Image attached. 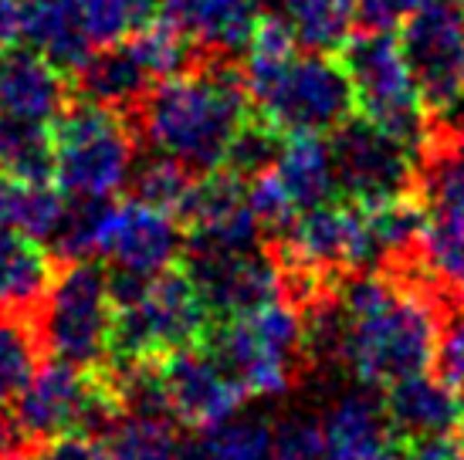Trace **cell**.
<instances>
[{"label":"cell","instance_id":"cell-32","mask_svg":"<svg viewBox=\"0 0 464 460\" xmlns=\"http://www.w3.org/2000/svg\"><path fill=\"white\" fill-rule=\"evenodd\" d=\"M197 173H190L187 167L173 163L169 156L153 153L150 159H142L140 167L132 169V190H136V200H146L153 206H163L169 214H180L187 193L194 187Z\"/></svg>","mask_w":464,"mask_h":460},{"label":"cell","instance_id":"cell-33","mask_svg":"<svg viewBox=\"0 0 464 460\" xmlns=\"http://www.w3.org/2000/svg\"><path fill=\"white\" fill-rule=\"evenodd\" d=\"M282 142H285L282 132L271 126V122H265V119L251 109V115L245 119V126L237 129V136H234L231 153H227V163H224V167L234 169L237 177H245V179L258 177V173H265V169L278 159Z\"/></svg>","mask_w":464,"mask_h":460},{"label":"cell","instance_id":"cell-7","mask_svg":"<svg viewBox=\"0 0 464 460\" xmlns=\"http://www.w3.org/2000/svg\"><path fill=\"white\" fill-rule=\"evenodd\" d=\"M210 311L183 264L156 274L136 298L116 305L112 359L116 366L160 362L163 356L204 342L210 332Z\"/></svg>","mask_w":464,"mask_h":460},{"label":"cell","instance_id":"cell-30","mask_svg":"<svg viewBox=\"0 0 464 460\" xmlns=\"http://www.w3.org/2000/svg\"><path fill=\"white\" fill-rule=\"evenodd\" d=\"M41 345L34 325L21 319H0V409H7L38 369Z\"/></svg>","mask_w":464,"mask_h":460},{"label":"cell","instance_id":"cell-20","mask_svg":"<svg viewBox=\"0 0 464 460\" xmlns=\"http://www.w3.org/2000/svg\"><path fill=\"white\" fill-rule=\"evenodd\" d=\"M160 11L204 52L241 54L258 21V0H160Z\"/></svg>","mask_w":464,"mask_h":460},{"label":"cell","instance_id":"cell-17","mask_svg":"<svg viewBox=\"0 0 464 460\" xmlns=\"http://www.w3.org/2000/svg\"><path fill=\"white\" fill-rule=\"evenodd\" d=\"M383 393H387L383 407H387V417L400 440L464 434V397L444 383L438 372L430 376L427 369L407 376V379L387 386Z\"/></svg>","mask_w":464,"mask_h":460},{"label":"cell","instance_id":"cell-31","mask_svg":"<svg viewBox=\"0 0 464 460\" xmlns=\"http://www.w3.org/2000/svg\"><path fill=\"white\" fill-rule=\"evenodd\" d=\"M156 11H160V0H78L82 24L95 48L130 38Z\"/></svg>","mask_w":464,"mask_h":460},{"label":"cell","instance_id":"cell-18","mask_svg":"<svg viewBox=\"0 0 464 460\" xmlns=\"http://www.w3.org/2000/svg\"><path fill=\"white\" fill-rule=\"evenodd\" d=\"M54 274V251L48 244L0 227V319L34 321Z\"/></svg>","mask_w":464,"mask_h":460},{"label":"cell","instance_id":"cell-37","mask_svg":"<svg viewBox=\"0 0 464 460\" xmlns=\"http://www.w3.org/2000/svg\"><path fill=\"white\" fill-rule=\"evenodd\" d=\"M24 34V0H0V54Z\"/></svg>","mask_w":464,"mask_h":460},{"label":"cell","instance_id":"cell-29","mask_svg":"<svg viewBox=\"0 0 464 460\" xmlns=\"http://www.w3.org/2000/svg\"><path fill=\"white\" fill-rule=\"evenodd\" d=\"M109 460H177L180 440L169 417H142L122 413L119 423L105 434Z\"/></svg>","mask_w":464,"mask_h":460},{"label":"cell","instance_id":"cell-39","mask_svg":"<svg viewBox=\"0 0 464 460\" xmlns=\"http://www.w3.org/2000/svg\"><path fill=\"white\" fill-rule=\"evenodd\" d=\"M458 4H464V0H458Z\"/></svg>","mask_w":464,"mask_h":460},{"label":"cell","instance_id":"cell-24","mask_svg":"<svg viewBox=\"0 0 464 460\" xmlns=\"http://www.w3.org/2000/svg\"><path fill=\"white\" fill-rule=\"evenodd\" d=\"M413 264L427 282L464 298V210L424 206V230Z\"/></svg>","mask_w":464,"mask_h":460},{"label":"cell","instance_id":"cell-34","mask_svg":"<svg viewBox=\"0 0 464 460\" xmlns=\"http://www.w3.org/2000/svg\"><path fill=\"white\" fill-rule=\"evenodd\" d=\"M434 369H438V376L444 383L464 397V302L448 308V315L440 319Z\"/></svg>","mask_w":464,"mask_h":460},{"label":"cell","instance_id":"cell-19","mask_svg":"<svg viewBox=\"0 0 464 460\" xmlns=\"http://www.w3.org/2000/svg\"><path fill=\"white\" fill-rule=\"evenodd\" d=\"M156 81L160 78L146 68L130 41L122 38L116 44H102L99 52L85 58V64L75 72V95L132 115Z\"/></svg>","mask_w":464,"mask_h":460},{"label":"cell","instance_id":"cell-2","mask_svg":"<svg viewBox=\"0 0 464 460\" xmlns=\"http://www.w3.org/2000/svg\"><path fill=\"white\" fill-rule=\"evenodd\" d=\"M251 115L241 54L200 52L194 64L160 78L132 112L150 149L169 156L190 173L227 163L237 129Z\"/></svg>","mask_w":464,"mask_h":460},{"label":"cell","instance_id":"cell-14","mask_svg":"<svg viewBox=\"0 0 464 460\" xmlns=\"http://www.w3.org/2000/svg\"><path fill=\"white\" fill-rule=\"evenodd\" d=\"M187 251V230L180 217L146 200H126L112 206V220L105 230L102 261L112 271H130L140 278H156L177 268Z\"/></svg>","mask_w":464,"mask_h":460},{"label":"cell","instance_id":"cell-35","mask_svg":"<svg viewBox=\"0 0 464 460\" xmlns=\"http://www.w3.org/2000/svg\"><path fill=\"white\" fill-rule=\"evenodd\" d=\"M31 460H109V447H105V436L68 434L41 444Z\"/></svg>","mask_w":464,"mask_h":460},{"label":"cell","instance_id":"cell-36","mask_svg":"<svg viewBox=\"0 0 464 460\" xmlns=\"http://www.w3.org/2000/svg\"><path fill=\"white\" fill-rule=\"evenodd\" d=\"M417 0H356V27L362 31H393L407 21Z\"/></svg>","mask_w":464,"mask_h":460},{"label":"cell","instance_id":"cell-4","mask_svg":"<svg viewBox=\"0 0 464 460\" xmlns=\"http://www.w3.org/2000/svg\"><path fill=\"white\" fill-rule=\"evenodd\" d=\"M54 183L65 196H116L136 169V122L130 112L75 95L52 122Z\"/></svg>","mask_w":464,"mask_h":460},{"label":"cell","instance_id":"cell-38","mask_svg":"<svg viewBox=\"0 0 464 460\" xmlns=\"http://www.w3.org/2000/svg\"><path fill=\"white\" fill-rule=\"evenodd\" d=\"M24 4H31V0H24Z\"/></svg>","mask_w":464,"mask_h":460},{"label":"cell","instance_id":"cell-8","mask_svg":"<svg viewBox=\"0 0 464 460\" xmlns=\"http://www.w3.org/2000/svg\"><path fill=\"white\" fill-rule=\"evenodd\" d=\"M335 54L343 58L353 78L356 115L411 146L413 153H420V146L430 136V115L413 85L400 38H393V31L353 27V34L339 44Z\"/></svg>","mask_w":464,"mask_h":460},{"label":"cell","instance_id":"cell-6","mask_svg":"<svg viewBox=\"0 0 464 460\" xmlns=\"http://www.w3.org/2000/svg\"><path fill=\"white\" fill-rule=\"evenodd\" d=\"M7 417L27 447H41L68 434L105 436L122 417V403L105 369H78L52 359L7 403Z\"/></svg>","mask_w":464,"mask_h":460},{"label":"cell","instance_id":"cell-26","mask_svg":"<svg viewBox=\"0 0 464 460\" xmlns=\"http://www.w3.org/2000/svg\"><path fill=\"white\" fill-rule=\"evenodd\" d=\"M0 173L27 179H54L52 122L0 112Z\"/></svg>","mask_w":464,"mask_h":460},{"label":"cell","instance_id":"cell-27","mask_svg":"<svg viewBox=\"0 0 464 460\" xmlns=\"http://www.w3.org/2000/svg\"><path fill=\"white\" fill-rule=\"evenodd\" d=\"M275 436H278V423L265 420L258 413H234L218 426L200 430L194 447L207 460H271Z\"/></svg>","mask_w":464,"mask_h":460},{"label":"cell","instance_id":"cell-11","mask_svg":"<svg viewBox=\"0 0 464 460\" xmlns=\"http://www.w3.org/2000/svg\"><path fill=\"white\" fill-rule=\"evenodd\" d=\"M329 149L339 196L353 204H380L417 190V153L362 115H349L335 132H329Z\"/></svg>","mask_w":464,"mask_h":460},{"label":"cell","instance_id":"cell-13","mask_svg":"<svg viewBox=\"0 0 464 460\" xmlns=\"http://www.w3.org/2000/svg\"><path fill=\"white\" fill-rule=\"evenodd\" d=\"M180 264L194 278L214 321L255 311L285 294L282 264L268 247L237 254H183Z\"/></svg>","mask_w":464,"mask_h":460},{"label":"cell","instance_id":"cell-22","mask_svg":"<svg viewBox=\"0 0 464 460\" xmlns=\"http://www.w3.org/2000/svg\"><path fill=\"white\" fill-rule=\"evenodd\" d=\"M24 38L44 58H52L58 68H65L68 75H75L95 48L82 24L78 0H31L24 4Z\"/></svg>","mask_w":464,"mask_h":460},{"label":"cell","instance_id":"cell-5","mask_svg":"<svg viewBox=\"0 0 464 460\" xmlns=\"http://www.w3.org/2000/svg\"><path fill=\"white\" fill-rule=\"evenodd\" d=\"M31 325L48 359L78 369H105L112 359L116 302L102 264L95 257L65 261Z\"/></svg>","mask_w":464,"mask_h":460},{"label":"cell","instance_id":"cell-15","mask_svg":"<svg viewBox=\"0 0 464 460\" xmlns=\"http://www.w3.org/2000/svg\"><path fill=\"white\" fill-rule=\"evenodd\" d=\"M323 460H393L400 436L383 399L370 386L346 389L329 403L323 417Z\"/></svg>","mask_w":464,"mask_h":460},{"label":"cell","instance_id":"cell-28","mask_svg":"<svg viewBox=\"0 0 464 460\" xmlns=\"http://www.w3.org/2000/svg\"><path fill=\"white\" fill-rule=\"evenodd\" d=\"M298 41L319 52H339L356 27V0H278Z\"/></svg>","mask_w":464,"mask_h":460},{"label":"cell","instance_id":"cell-1","mask_svg":"<svg viewBox=\"0 0 464 460\" xmlns=\"http://www.w3.org/2000/svg\"><path fill=\"white\" fill-rule=\"evenodd\" d=\"M333 349L360 386H387L434 369L440 315L427 288L407 282L400 268L356 271L329 294Z\"/></svg>","mask_w":464,"mask_h":460},{"label":"cell","instance_id":"cell-21","mask_svg":"<svg viewBox=\"0 0 464 460\" xmlns=\"http://www.w3.org/2000/svg\"><path fill=\"white\" fill-rule=\"evenodd\" d=\"M271 177L282 187L295 214L329 204L339 196L329 136H285L282 153L271 163Z\"/></svg>","mask_w":464,"mask_h":460},{"label":"cell","instance_id":"cell-23","mask_svg":"<svg viewBox=\"0 0 464 460\" xmlns=\"http://www.w3.org/2000/svg\"><path fill=\"white\" fill-rule=\"evenodd\" d=\"M68 196L52 179H27L0 173V227L21 230L27 237L52 244L65 217Z\"/></svg>","mask_w":464,"mask_h":460},{"label":"cell","instance_id":"cell-25","mask_svg":"<svg viewBox=\"0 0 464 460\" xmlns=\"http://www.w3.org/2000/svg\"><path fill=\"white\" fill-rule=\"evenodd\" d=\"M417 196L424 206L464 210V126L430 129L417 153Z\"/></svg>","mask_w":464,"mask_h":460},{"label":"cell","instance_id":"cell-3","mask_svg":"<svg viewBox=\"0 0 464 460\" xmlns=\"http://www.w3.org/2000/svg\"><path fill=\"white\" fill-rule=\"evenodd\" d=\"M220 362L237 376L251 399H275L295 383L302 359L309 356L305 315L292 298L214 321L204 339Z\"/></svg>","mask_w":464,"mask_h":460},{"label":"cell","instance_id":"cell-12","mask_svg":"<svg viewBox=\"0 0 464 460\" xmlns=\"http://www.w3.org/2000/svg\"><path fill=\"white\" fill-rule=\"evenodd\" d=\"M160 386L173 423L197 434L241 413V407L251 399L207 342L187 345L160 359Z\"/></svg>","mask_w":464,"mask_h":460},{"label":"cell","instance_id":"cell-9","mask_svg":"<svg viewBox=\"0 0 464 460\" xmlns=\"http://www.w3.org/2000/svg\"><path fill=\"white\" fill-rule=\"evenodd\" d=\"M400 48L430 129L464 126V4L417 0L400 24Z\"/></svg>","mask_w":464,"mask_h":460},{"label":"cell","instance_id":"cell-16","mask_svg":"<svg viewBox=\"0 0 464 460\" xmlns=\"http://www.w3.org/2000/svg\"><path fill=\"white\" fill-rule=\"evenodd\" d=\"M75 99L68 72L38 48H11L0 54V112L54 122Z\"/></svg>","mask_w":464,"mask_h":460},{"label":"cell","instance_id":"cell-10","mask_svg":"<svg viewBox=\"0 0 464 460\" xmlns=\"http://www.w3.org/2000/svg\"><path fill=\"white\" fill-rule=\"evenodd\" d=\"M251 109L282 136H329L356 115V91L339 54L309 48L288 58Z\"/></svg>","mask_w":464,"mask_h":460}]
</instances>
